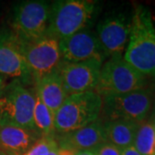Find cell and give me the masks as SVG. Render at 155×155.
<instances>
[{"label": "cell", "mask_w": 155, "mask_h": 155, "mask_svg": "<svg viewBox=\"0 0 155 155\" xmlns=\"http://www.w3.org/2000/svg\"><path fill=\"white\" fill-rule=\"evenodd\" d=\"M76 152L71 149L66 148H59L58 149V155H75Z\"/></svg>", "instance_id": "22"}, {"label": "cell", "mask_w": 155, "mask_h": 155, "mask_svg": "<svg viewBox=\"0 0 155 155\" xmlns=\"http://www.w3.org/2000/svg\"><path fill=\"white\" fill-rule=\"evenodd\" d=\"M152 78H153L154 79V82H155V72H154V73H153V75L152 76Z\"/></svg>", "instance_id": "28"}, {"label": "cell", "mask_w": 155, "mask_h": 155, "mask_svg": "<svg viewBox=\"0 0 155 155\" xmlns=\"http://www.w3.org/2000/svg\"><path fill=\"white\" fill-rule=\"evenodd\" d=\"M6 84V79L4 77L0 76V91L2 90V88Z\"/></svg>", "instance_id": "25"}, {"label": "cell", "mask_w": 155, "mask_h": 155, "mask_svg": "<svg viewBox=\"0 0 155 155\" xmlns=\"http://www.w3.org/2000/svg\"><path fill=\"white\" fill-rule=\"evenodd\" d=\"M148 121H149L150 123L152 124V126L153 127L155 132V110L152 111V114H151V116H149V120H148Z\"/></svg>", "instance_id": "24"}, {"label": "cell", "mask_w": 155, "mask_h": 155, "mask_svg": "<svg viewBox=\"0 0 155 155\" xmlns=\"http://www.w3.org/2000/svg\"><path fill=\"white\" fill-rule=\"evenodd\" d=\"M100 4L93 0H57L51 2L46 35L61 41L84 28H90Z\"/></svg>", "instance_id": "2"}, {"label": "cell", "mask_w": 155, "mask_h": 155, "mask_svg": "<svg viewBox=\"0 0 155 155\" xmlns=\"http://www.w3.org/2000/svg\"><path fill=\"white\" fill-rule=\"evenodd\" d=\"M103 122L107 142L121 150L133 146L140 123L126 120H112Z\"/></svg>", "instance_id": "16"}, {"label": "cell", "mask_w": 155, "mask_h": 155, "mask_svg": "<svg viewBox=\"0 0 155 155\" xmlns=\"http://www.w3.org/2000/svg\"><path fill=\"white\" fill-rule=\"evenodd\" d=\"M56 141L59 148L78 151L94 150L100 145L107 142L101 119L85 127L65 134H57Z\"/></svg>", "instance_id": "13"}, {"label": "cell", "mask_w": 155, "mask_h": 155, "mask_svg": "<svg viewBox=\"0 0 155 155\" xmlns=\"http://www.w3.org/2000/svg\"><path fill=\"white\" fill-rule=\"evenodd\" d=\"M35 104V91L17 79H11L0 91V126L35 130L33 122Z\"/></svg>", "instance_id": "3"}, {"label": "cell", "mask_w": 155, "mask_h": 155, "mask_svg": "<svg viewBox=\"0 0 155 155\" xmlns=\"http://www.w3.org/2000/svg\"><path fill=\"white\" fill-rule=\"evenodd\" d=\"M33 122L35 129L41 136L55 137L54 114L39 99L36 95L34 107Z\"/></svg>", "instance_id": "17"}, {"label": "cell", "mask_w": 155, "mask_h": 155, "mask_svg": "<svg viewBox=\"0 0 155 155\" xmlns=\"http://www.w3.org/2000/svg\"><path fill=\"white\" fill-rule=\"evenodd\" d=\"M41 137L36 130L0 126V152L5 155H23Z\"/></svg>", "instance_id": "14"}, {"label": "cell", "mask_w": 155, "mask_h": 155, "mask_svg": "<svg viewBox=\"0 0 155 155\" xmlns=\"http://www.w3.org/2000/svg\"><path fill=\"white\" fill-rule=\"evenodd\" d=\"M133 146L142 155H155V132L149 121L140 123Z\"/></svg>", "instance_id": "18"}, {"label": "cell", "mask_w": 155, "mask_h": 155, "mask_svg": "<svg viewBox=\"0 0 155 155\" xmlns=\"http://www.w3.org/2000/svg\"><path fill=\"white\" fill-rule=\"evenodd\" d=\"M100 119L103 122L126 120L141 123L147 121L153 109L152 86L136 90L125 94L103 97Z\"/></svg>", "instance_id": "6"}, {"label": "cell", "mask_w": 155, "mask_h": 155, "mask_svg": "<svg viewBox=\"0 0 155 155\" xmlns=\"http://www.w3.org/2000/svg\"><path fill=\"white\" fill-rule=\"evenodd\" d=\"M75 155H97L93 150H86V151H78Z\"/></svg>", "instance_id": "23"}, {"label": "cell", "mask_w": 155, "mask_h": 155, "mask_svg": "<svg viewBox=\"0 0 155 155\" xmlns=\"http://www.w3.org/2000/svg\"><path fill=\"white\" fill-rule=\"evenodd\" d=\"M61 61L76 63L87 61L104 62L108 59L95 31L84 28L59 41Z\"/></svg>", "instance_id": "11"}, {"label": "cell", "mask_w": 155, "mask_h": 155, "mask_svg": "<svg viewBox=\"0 0 155 155\" xmlns=\"http://www.w3.org/2000/svg\"><path fill=\"white\" fill-rule=\"evenodd\" d=\"M0 155H5V153H1V152H0Z\"/></svg>", "instance_id": "29"}, {"label": "cell", "mask_w": 155, "mask_h": 155, "mask_svg": "<svg viewBox=\"0 0 155 155\" xmlns=\"http://www.w3.org/2000/svg\"><path fill=\"white\" fill-rule=\"evenodd\" d=\"M50 13L51 2L19 1L11 8L10 28L22 43L32 42L46 35Z\"/></svg>", "instance_id": "7"}, {"label": "cell", "mask_w": 155, "mask_h": 155, "mask_svg": "<svg viewBox=\"0 0 155 155\" xmlns=\"http://www.w3.org/2000/svg\"><path fill=\"white\" fill-rule=\"evenodd\" d=\"M149 86L147 77L138 72L123 59L110 57L102 65L94 91L103 97L125 94Z\"/></svg>", "instance_id": "5"}, {"label": "cell", "mask_w": 155, "mask_h": 155, "mask_svg": "<svg viewBox=\"0 0 155 155\" xmlns=\"http://www.w3.org/2000/svg\"><path fill=\"white\" fill-rule=\"evenodd\" d=\"M22 46L34 84L59 67L61 56L58 40L46 35L35 41L22 43Z\"/></svg>", "instance_id": "10"}, {"label": "cell", "mask_w": 155, "mask_h": 155, "mask_svg": "<svg viewBox=\"0 0 155 155\" xmlns=\"http://www.w3.org/2000/svg\"><path fill=\"white\" fill-rule=\"evenodd\" d=\"M121 152H122V155H142L134 148V146H131V147H128L127 148L122 149Z\"/></svg>", "instance_id": "21"}, {"label": "cell", "mask_w": 155, "mask_h": 155, "mask_svg": "<svg viewBox=\"0 0 155 155\" xmlns=\"http://www.w3.org/2000/svg\"><path fill=\"white\" fill-rule=\"evenodd\" d=\"M123 59L145 76L155 72V26L150 10L135 5L131 29Z\"/></svg>", "instance_id": "1"}, {"label": "cell", "mask_w": 155, "mask_h": 155, "mask_svg": "<svg viewBox=\"0 0 155 155\" xmlns=\"http://www.w3.org/2000/svg\"><path fill=\"white\" fill-rule=\"evenodd\" d=\"M154 26H155V22H154Z\"/></svg>", "instance_id": "30"}, {"label": "cell", "mask_w": 155, "mask_h": 155, "mask_svg": "<svg viewBox=\"0 0 155 155\" xmlns=\"http://www.w3.org/2000/svg\"><path fill=\"white\" fill-rule=\"evenodd\" d=\"M35 86L37 97L54 115L69 97L57 69L39 79Z\"/></svg>", "instance_id": "15"}, {"label": "cell", "mask_w": 155, "mask_h": 155, "mask_svg": "<svg viewBox=\"0 0 155 155\" xmlns=\"http://www.w3.org/2000/svg\"><path fill=\"white\" fill-rule=\"evenodd\" d=\"M103 98L94 91L70 95L54 115L56 134L74 131L100 118Z\"/></svg>", "instance_id": "4"}, {"label": "cell", "mask_w": 155, "mask_h": 155, "mask_svg": "<svg viewBox=\"0 0 155 155\" xmlns=\"http://www.w3.org/2000/svg\"><path fill=\"white\" fill-rule=\"evenodd\" d=\"M93 151L97 155H122L121 149L109 142L100 145Z\"/></svg>", "instance_id": "20"}, {"label": "cell", "mask_w": 155, "mask_h": 155, "mask_svg": "<svg viewBox=\"0 0 155 155\" xmlns=\"http://www.w3.org/2000/svg\"><path fill=\"white\" fill-rule=\"evenodd\" d=\"M152 89L153 91V110H155V83L152 85Z\"/></svg>", "instance_id": "26"}, {"label": "cell", "mask_w": 155, "mask_h": 155, "mask_svg": "<svg viewBox=\"0 0 155 155\" xmlns=\"http://www.w3.org/2000/svg\"><path fill=\"white\" fill-rule=\"evenodd\" d=\"M132 13L133 11L114 10L106 13L97 22L95 33L108 59L122 56L125 52L130 35Z\"/></svg>", "instance_id": "8"}, {"label": "cell", "mask_w": 155, "mask_h": 155, "mask_svg": "<svg viewBox=\"0 0 155 155\" xmlns=\"http://www.w3.org/2000/svg\"><path fill=\"white\" fill-rule=\"evenodd\" d=\"M0 76L17 79L28 86L34 84L22 42L10 27L0 28Z\"/></svg>", "instance_id": "9"}, {"label": "cell", "mask_w": 155, "mask_h": 155, "mask_svg": "<svg viewBox=\"0 0 155 155\" xmlns=\"http://www.w3.org/2000/svg\"><path fill=\"white\" fill-rule=\"evenodd\" d=\"M58 149H59V147H56L54 149H53L51 151V153H49V155H58Z\"/></svg>", "instance_id": "27"}, {"label": "cell", "mask_w": 155, "mask_h": 155, "mask_svg": "<svg viewBox=\"0 0 155 155\" xmlns=\"http://www.w3.org/2000/svg\"><path fill=\"white\" fill-rule=\"evenodd\" d=\"M103 64L97 61L76 63L61 61L57 70L68 95L94 91Z\"/></svg>", "instance_id": "12"}, {"label": "cell", "mask_w": 155, "mask_h": 155, "mask_svg": "<svg viewBox=\"0 0 155 155\" xmlns=\"http://www.w3.org/2000/svg\"><path fill=\"white\" fill-rule=\"evenodd\" d=\"M58 147L55 137L41 136L23 155H49L51 151Z\"/></svg>", "instance_id": "19"}]
</instances>
